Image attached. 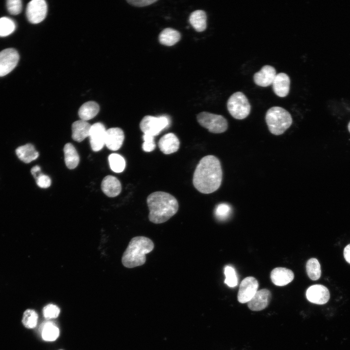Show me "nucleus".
<instances>
[{"label":"nucleus","instance_id":"1","mask_svg":"<svg viewBox=\"0 0 350 350\" xmlns=\"http://www.w3.org/2000/svg\"><path fill=\"white\" fill-rule=\"evenodd\" d=\"M222 175L219 159L213 155L205 156L200 160L194 170L193 185L202 193H212L220 187Z\"/></svg>","mask_w":350,"mask_h":350},{"label":"nucleus","instance_id":"2","mask_svg":"<svg viewBox=\"0 0 350 350\" xmlns=\"http://www.w3.org/2000/svg\"><path fill=\"white\" fill-rule=\"evenodd\" d=\"M146 202L149 210V220L154 224L166 222L178 210L177 199L168 192H154L148 196Z\"/></svg>","mask_w":350,"mask_h":350},{"label":"nucleus","instance_id":"3","mask_svg":"<svg viewBox=\"0 0 350 350\" xmlns=\"http://www.w3.org/2000/svg\"><path fill=\"white\" fill-rule=\"evenodd\" d=\"M154 248L153 242L148 237L132 238L122 255L123 265L129 268L142 265L146 260L145 254L151 252Z\"/></svg>","mask_w":350,"mask_h":350},{"label":"nucleus","instance_id":"4","mask_svg":"<svg viewBox=\"0 0 350 350\" xmlns=\"http://www.w3.org/2000/svg\"><path fill=\"white\" fill-rule=\"evenodd\" d=\"M265 121L271 133L280 135L292 125L293 120L290 113L278 106L269 108L265 114Z\"/></svg>","mask_w":350,"mask_h":350},{"label":"nucleus","instance_id":"5","mask_svg":"<svg viewBox=\"0 0 350 350\" xmlns=\"http://www.w3.org/2000/svg\"><path fill=\"white\" fill-rule=\"evenodd\" d=\"M227 108L234 118L243 120L249 114L251 105L246 96L241 91L233 93L227 101Z\"/></svg>","mask_w":350,"mask_h":350},{"label":"nucleus","instance_id":"6","mask_svg":"<svg viewBox=\"0 0 350 350\" xmlns=\"http://www.w3.org/2000/svg\"><path fill=\"white\" fill-rule=\"evenodd\" d=\"M196 118L200 125L212 133H223L228 127L227 120L220 115L204 111L197 114Z\"/></svg>","mask_w":350,"mask_h":350},{"label":"nucleus","instance_id":"7","mask_svg":"<svg viewBox=\"0 0 350 350\" xmlns=\"http://www.w3.org/2000/svg\"><path fill=\"white\" fill-rule=\"evenodd\" d=\"M170 124V119L167 116L155 117L146 115L141 120L140 127L144 134L155 137L158 135L163 130L168 128Z\"/></svg>","mask_w":350,"mask_h":350},{"label":"nucleus","instance_id":"8","mask_svg":"<svg viewBox=\"0 0 350 350\" xmlns=\"http://www.w3.org/2000/svg\"><path fill=\"white\" fill-rule=\"evenodd\" d=\"M47 4L44 0H32L27 6L26 16L28 21L33 24L42 21L47 13Z\"/></svg>","mask_w":350,"mask_h":350},{"label":"nucleus","instance_id":"9","mask_svg":"<svg viewBox=\"0 0 350 350\" xmlns=\"http://www.w3.org/2000/svg\"><path fill=\"white\" fill-rule=\"evenodd\" d=\"M19 54L13 48L6 49L0 52V77L10 73L17 65Z\"/></svg>","mask_w":350,"mask_h":350},{"label":"nucleus","instance_id":"10","mask_svg":"<svg viewBox=\"0 0 350 350\" xmlns=\"http://www.w3.org/2000/svg\"><path fill=\"white\" fill-rule=\"evenodd\" d=\"M259 283L256 279L247 277L242 281L237 295L238 301L245 303L249 301L258 291Z\"/></svg>","mask_w":350,"mask_h":350},{"label":"nucleus","instance_id":"11","mask_svg":"<svg viewBox=\"0 0 350 350\" xmlns=\"http://www.w3.org/2000/svg\"><path fill=\"white\" fill-rule=\"evenodd\" d=\"M106 130L101 122L91 125L88 137L91 149L95 152L101 150L105 145Z\"/></svg>","mask_w":350,"mask_h":350},{"label":"nucleus","instance_id":"12","mask_svg":"<svg viewBox=\"0 0 350 350\" xmlns=\"http://www.w3.org/2000/svg\"><path fill=\"white\" fill-rule=\"evenodd\" d=\"M306 296L310 302L320 305L326 303L330 298L328 289L321 284H315L309 287L307 290Z\"/></svg>","mask_w":350,"mask_h":350},{"label":"nucleus","instance_id":"13","mask_svg":"<svg viewBox=\"0 0 350 350\" xmlns=\"http://www.w3.org/2000/svg\"><path fill=\"white\" fill-rule=\"evenodd\" d=\"M272 295L267 289L257 291L251 300L247 302L249 309L253 311H259L266 308L271 300Z\"/></svg>","mask_w":350,"mask_h":350},{"label":"nucleus","instance_id":"14","mask_svg":"<svg viewBox=\"0 0 350 350\" xmlns=\"http://www.w3.org/2000/svg\"><path fill=\"white\" fill-rule=\"evenodd\" d=\"M276 74L274 67L268 65H264L259 71L254 73L253 80L257 85L267 87L272 85Z\"/></svg>","mask_w":350,"mask_h":350},{"label":"nucleus","instance_id":"15","mask_svg":"<svg viewBox=\"0 0 350 350\" xmlns=\"http://www.w3.org/2000/svg\"><path fill=\"white\" fill-rule=\"evenodd\" d=\"M124 139L123 131L119 127L106 130L105 145L110 150L116 151L122 146Z\"/></svg>","mask_w":350,"mask_h":350},{"label":"nucleus","instance_id":"16","mask_svg":"<svg viewBox=\"0 0 350 350\" xmlns=\"http://www.w3.org/2000/svg\"><path fill=\"white\" fill-rule=\"evenodd\" d=\"M275 94L279 97H284L289 92L290 79L285 73L280 72L276 74L272 84Z\"/></svg>","mask_w":350,"mask_h":350},{"label":"nucleus","instance_id":"17","mask_svg":"<svg viewBox=\"0 0 350 350\" xmlns=\"http://www.w3.org/2000/svg\"><path fill=\"white\" fill-rule=\"evenodd\" d=\"M270 278L276 285L283 286L291 282L294 278L293 272L284 267H277L271 272Z\"/></svg>","mask_w":350,"mask_h":350},{"label":"nucleus","instance_id":"18","mask_svg":"<svg viewBox=\"0 0 350 350\" xmlns=\"http://www.w3.org/2000/svg\"><path fill=\"white\" fill-rule=\"evenodd\" d=\"M179 140L176 135L169 133L163 136L159 140L158 145L160 150L168 155L176 152L179 147Z\"/></svg>","mask_w":350,"mask_h":350},{"label":"nucleus","instance_id":"19","mask_svg":"<svg viewBox=\"0 0 350 350\" xmlns=\"http://www.w3.org/2000/svg\"><path fill=\"white\" fill-rule=\"evenodd\" d=\"M101 189L106 195L114 197L120 193L122 186L120 181L116 177L107 175L102 180Z\"/></svg>","mask_w":350,"mask_h":350},{"label":"nucleus","instance_id":"20","mask_svg":"<svg viewBox=\"0 0 350 350\" xmlns=\"http://www.w3.org/2000/svg\"><path fill=\"white\" fill-rule=\"evenodd\" d=\"M91 125L82 120L74 122L71 126L72 138L73 140L81 142L89 136Z\"/></svg>","mask_w":350,"mask_h":350},{"label":"nucleus","instance_id":"21","mask_svg":"<svg viewBox=\"0 0 350 350\" xmlns=\"http://www.w3.org/2000/svg\"><path fill=\"white\" fill-rule=\"evenodd\" d=\"M16 152L18 158L26 163L36 159L39 156V153L35 150V146L31 143L18 147L16 149Z\"/></svg>","mask_w":350,"mask_h":350},{"label":"nucleus","instance_id":"22","mask_svg":"<svg viewBox=\"0 0 350 350\" xmlns=\"http://www.w3.org/2000/svg\"><path fill=\"white\" fill-rule=\"evenodd\" d=\"M181 38L180 33L177 30L171 28L163 29L159 34V43L167 46H172L178 42Z\"/></svg>","mask_w":350,"mask_h":350},{"label":"nucleus","instance_id":"23","mask_svg":"<svg viewBox=\"0 0 350 350\" xmlns=\"http://www.w3.org/2000/svg\"><path fill=\"white\" fill-rule=\"evenodd\" d=\"M189 20L191 25L197 32H203L207 28V15L203 10H197L192 12Z\"/></svg>","mask_w":350,"mask_h":350},{"label":"nucleus","instance_id":"24","mask_svg":"<svg viewBox=\"0 0 350 350\" xmlns=\"http://www.w3.org/2000/svg\"><path fill=\"white\" fill-rule=\"evenodd\" d=\"M100 110L99 105L94 101H88L83 104L78 111L81 120L88 121L95 117Z\"/></svg>","mask_w":350,"mask_h":350},{"label":"nucleus","instance_id":"25","mask_svg":"<svg viewBox=\"0 0 350 350\" xmlns=\"http://www.w3.org/2000/svg\"><path fill=\"white\" fill-rule=\"evenodd\" d=\"M65 162L70 169L75 168L79 162V156L74 147L70 143H66L64 147Z\"/></svg>","mask_w":350,"mask_h":350},{"label":"nucleus","instance_id":"26","mask_svg":"<svg viewBox=\"0 0 350 350\" xmlns=\"http://www.w3.org/2000/svg\"><path fill=\"white\" fill-rule=\"evenodd\" d=\"M59 330L55 324L51 321L46 322L42 327L41 335L43 340L53 341L57 339Z\"/></svg>","mask_w":350,"mask_h":350},{"label":"nucleus","instance_id":"27","mask_svg":"<svg viewBox=\"0 0 350 350\" xmlns=\"http://www.w3.org/2000/svg\"><path fill=\"white\" fill-rule=\"evenodd\" d=\"M306 271L309 278L313 280H317L321 276L320 265L316 258H311L306 263Z\"/></svg>","mask_w":350,"mask_h":350},{"label":"nucleus","instance_id":"28","mask_svg":"<svg viewBox=\"0 0 350 350\" xmlns=\"http://www.w3.org/2000/svg\"><path fill=\"white\" fill-rule=\"evenodd\" d=\"M108 161L111 169L115 173L122 172L125 168V159L118 154H110L108 157Z\"/></svg>","mask_w":350,"mask_h":350},{"label":"nucleus","instance_id":"29","mask_svg":"<svg viewBox=\"0 0 350 350\" xmlns=\"http://www.w3.org/2000/svg\"><path fill=\"white\" fill-rule=\"evenodd\" d=\"M16 29L15 22L7 17L0 18V36L4 37L13 33Z\"/></svg>","mask_w":350,"mask_h":350},{"label":"nucleus","instance_id":"30","mask_svg":"<svg viewBox=\"0 0 350 350\" xmlns=\"http://www.w3.org/2000/svg\"><path fill=\"white\" fill-rule=\"evenodd\" d=\"M38 315L36 312L33 310H26L23 313L22 322L23 325L27 328H35L37 323Z\"/></svg>","mask_w":350,"mask_h":350},{"label":"nucleus","instance_id":"31","mask_svg":"<svg viewBox=\"0 0 350 350\" xmlns=\"http://www.w3.org/2000/svg\"><path fill=\"white\" fill-rule=\"evenodd\" d=\"M226 279L224 282L230 287H234L238 284V278L234 268L227 265L225 268Z\"/></svg>","mask_w":350,"mask_h":350},{"label":"nucleus","instance_id":"32","mask_svg":"<svg viewBox=\"0 0 350 350\" xmlns=\"http://www.w3.org/2000/svg\"><path fill=\"white\" fill-rule=\"evenodd\" d=\"M6 5L8 12L11 15H18L22 10V1L20 0H8Z\"/></svg>","mask_w":350,"mask_h":350},{"label":"nucleus","instance_id":"33","mask_svg":"<svg viewBox=\"0 0 350 350\" xmlns=\"http://www.w3.org/2000/svg\"><path fill=\"white\" fill-rule=\"evenodd\" d=\"M43 312L45 318H55L58 316L60 313V309L56 305L50 304L44 308Z\"/></svg>","mask_w":350,"mask_h":350},{"label":"nucleus","instance_id":"34","mask_svg":"<svg viewBox=\"0 0 350 350\" xmlns=\"http://www.w3.org/2000/svg\"><path fill=\"white\" fill-rule=\"evenodd\" d=\"M230 206L226 203H221L218 205L215 211L216 217L221 220L225 219L227 218L230 212Z\"/></svg>","mask_w":350,"mask_h":350},{"label":"nucleus","instance_id":"35","mask_svg":"<svg viewBox=\"0 0 350 350\" xmlns=\"http://www.w3.org/2000/svg\"><path fill=\"white\" fill-rule=\"evenodd\" d=\"M142 138L144 141L142 145L143 151L146 152L153 151L156 148L154 137L149 134H144Z\"/></svg>","mask_w":350,"mask_h":350},{"label":"nucleus","instance_id":"36","mask_svg":"<svg viewBox=\"0 0 350 350\" xmlns=\"http://www.w3.org/2000/svg\"><path fill=\"white\" fill-rule=\"evenodd\" d=\"M37 185L42 188H47L51 185V179L47 175L40 173L35 179Z\"/></svg>","mask_w":350,"mask_h":350},{"label":"nucleus","instance_id":"37","mask_svg":"<svg viewBox=\"0 0 350 350\" xmlns=\"http://www.w3.org/2000/svg\"><path fill=\"white\" fill-rule=\"evenodd\" d=\"M158 0H127L126 1L130 5L137 7H144L150 5Z\"/></svg>","mask_w":350,"mask_h":350},{"label":"nucleus","instance_id":"38","mask_svg":"<svg viewBox=\"0 0 350 350\" xmlns=\"http://www.w3.org/2000/svg\"><path fill=\"white\" fill-rule=\"evenodd\" d=\"M343 254L345 259L350 264V244L344 248Z\"/></svg>","mask_w":350,"mask_h":350},{"label":"nucleus","instance_id":"39","mask_svg":"<svg viewBox=\"0 0 350 350\" xmlns=\"http://www.w3.org/2000/svg\"><path fill=\"white\" fill-rule=\"evenodd\" d=\"M40 171V167L38 165L33 167L31 170V173L35 179L41 173Z\"/></svg>","mask_w":350,"mask_h":350},{"label":"nucleus","instance_id":"40","mask_svg":"<svg viewBox=\"0 0 350 350\" xmlns=\"http://www.w3.org/2000/svg\"><path fill=\"white\" fill-rule=\"evenodd\" d=\"M348 129L350 133V121L349 122L348 125Z\"/></svg>","mask_w":350,"mask_h":350}]
</instances>
